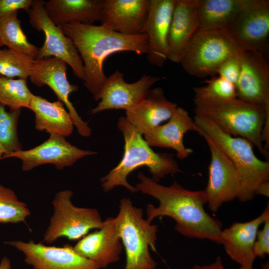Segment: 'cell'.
Masks as SVG:
<instances>
[{
  "instance_id": "6da1fadb",
  "label": "cell",
  "mask_w": 269,
  "mask_h": 269,
  "mask_svg": "<svg viewBox=\"0 0 269 269\" xmlns=\"http://www.w3.org/2000/svg\"><path fill=\"white\" fill-rule=\"evenodd\" d=\"M137 176L140 182L135 187L138 191L153 197L159 203L157 207L147 205L148 222L156 217H169L175 221V229L181 235L221 244L222 224L205 211L203 190H190L176 181L169 186H164L142 172Z\"/></svg>"
},
{
  "instance_id": "7a4b0ae2",
  "label": "cell",
  "mask_w": 269,
  "mask_h": 269,
  "mask_svg": "<svg viewBox=\"0 0 269 269\" xmlns=\"http://www.w3.org/2000/svg\"><path fill=\"white\" fill-rule=\"evenodd\" d=\"M60 26L79 53L84 65V85L96 101L100 100L107 80L103 66L108 56L121 51L138 55L147 52V37L144 33L126 35L102 25L76 23Z\"/></svg>"
},
{
  "instance_id": "3957f363",
  "label": "cell",
  "mask_w": 269,
  "mask_h": 269,
  "mask_svg": "<svg viewBox=\"0 0 269 269\" xmlns=\"http://www.w3.org/2000/svg\"><path fill=\"white\" fill-rule=\"evenodd\" d=\"M118 128L124 137V152L120 162L101 178L104 191L122 186L131 192H137V188L128 182L127 178L132 171L141 166L147 167L151 178L157 182L166 175L180 171L178 163L171 155L154 152L125 117L119 119Z\"/></svg>"
},
{
  "instance_id": "277c9868",
  "label": "cell",
  "mask_w": 269,
  "mask_h": 269,
  "mask_svg": "<svg viewBox=\"0 0 269 269\" xmlns=\"http://www.w3.org/2000/svg\"><path fill=\"white\" fill-rule=\"evenodd\" d=\"M194 121L199 134L209 137L227 155L235 166L240 179L238 199L241 202L253 199L255 191L269 180V162L259 159L253 145L246 139L223 132L211 120L195 115Z\"/></svg>"
},
{
  "instance_id": "5b68a950",
  "label": "cell",
  "mask_w": 269,
  "mask_h": 269,
  "mask_svg": "<svg viewBox=\"0 0 269 269\" xmlns=\"http://www.w3.org/2000/svg\"><path fill=\"white\" fill-rule=\"evenodd\" d=\"M195 115L211 120L223 132L244 138L255 146L261 154L269 157L262 141L265 124H269V108L250 104L235 98L195 102Z\"/></svg>"
},
{
  "instance_id": "8992f818",
  "label": "cell",
  "mask_w": 269,
  "mask_h": 269,
  "mask_svg": "<svg viewBox=\"0 0 269 269\" xmlns=\"http://www.w3.org/2000/svg\"><path fill=\"white\" fill-rule=\"evenodd\" d=\"M119 235L124 247L125 269H155L157 264L149 248L156 251L158 226L143 218V210L134 206L129 198H122L116 217Z\"/></svg>"
},
{
  "instance_id": "52a82bcc",
  "label": "cell",
  "mask_w": 269,
  "mask_h": 269,
  "mask_svg": "<svg viewBox=\"0 0 269 269\" xmlns=\"http://www.w3.org/2000/svg\"><path fill=\"white\" fill-rule=\"evenodd\" d=\"M244 51L225 30H198L180 63L190 75L198 78L214 76L225 61Z\"/></svg>"
},
{
  "instance_id": "ba28073f",
  "label": "cell",
  "mask_w": 269,
  "mask_h": 269,
  "mask_svg": "<svg viewBox=\"0 0 269 269\" xmlns=\"http://www.w3.org/2000/svg\"><path fill=\"white\" fill-rule=\"evenodd\" d=\"M69 190L57 193L52 201L53 214L43 236V242L51 244L61 237L78 240L92 229L101 227L103 221L94 208L79 207L72 202Z\"/></svg>"
},
{
  "instance_id": "9c48e42d",
  "label": "cell",
  "mask_w": 269,
  "mask_h": 269,
  "mask_svg": "<svg viewBox=\"0 0 269 269\" xmlns=\"http://www.w3.org/2000/svg\"><path fill=\"white\" fill-rule=\"evenodd\" d=\"M45 3L42 0H33L27 12L30 25L45 35L44 42L39 48L35 59L50 57L59 58L71 68L77 78L84 80L83 63L76 46L61 26L54 24L49 18L44 8Z\"/></svg>"
},
{
  "instance_id": "30bf717a",
  "label": "cell",
  "mask_w": 269,
  "mask_h": 269,
  "mask_svg": "<svg viewBox=\"0 0 269 269\" xmlns=\"http://www.w3.org/2000/svg\"><path fill=\"white\" fill-rule=\"evenodd\" d=\"M244 50L265 55L269 37V0H251L225 29Z\"/></svg>"
},
{
  "instance_id": "8fae6325",
  "label": "cell",
  "mask_w": 269,
  "mask_h": 269,
  "mask_svg": "<svg viewBox=\"0 0 269 269\" xmlns=\"http://www.w3.org/2000/svg\"><path fill=\"white\" fill-rule=\"evenodd\" d=\"M200 135L205 139L211 153L208 180L203 191L209 209L216 212L224 203L238 198L240 177L235 166L222 149L208 136Z\"/></svg>"
},
{
  "instance_id": "7c38bea8",
  "label": "cell",
  "mask_w": 269,
  "mask_h": 269,
  "mask_svg": "<svg viewBox=\"0 0 269 269\" xmlns=\"http://www.w3.org/2000/svg\"><path fill=\"white\" fill-rule=\"evenodd\" d=\"M67 65L63 60L54 57L34 59L29 76L31 82L37 87L48 86L55 93L58 100L66 107L73 124L83 136L91 134V129L77 112L69 100L71 93L78 87L70 83L67 77Z\"/></svg>"
},
{
  "instance_id": "4fadbf2b",
  "label": "cell",
  "mask_w": 269,
  "mask_h": 269,
  "mask_svg": "<svg viewBox=\"0 0 269 269\" xmlns=\"http://www.w3.org/2000/svg\"><path fill=\"white\" fill-rule=\"evenodd\" d=\"M97 152L84 150L71 144L65 137L50 134L46 141L28 150L13 152L2 158L15 157L21 160L23 171H28L44 164H54L58 170L70 166L78 160Z\"/></svg>"
},
{
  "instance_id": "5bb4252c",
  "label": "cell",
  "mask_w": 269,
  "mask_h": 269,
  "mask_svg": "<svg viewBox=\"0 0 269 269\" xmlns=\"http://www.w3.org/2000/svg\"><path fill=\"white\" fill-rule=\"evenodd\" d=\"M161 78L143 74L137 81L127 83L124 73L115 71L107 78L100 102L91 110L92 114L109 110H129L141 102L151 87Z\"/></svg>"
},
{
  "instance_id": "9a60e30c",
  "label": "cell",
  "mask_w": 269,
  "mask_h": 269,
  "mask_svg": "<svg viewBox=\"0 0 269 269\" xmlns=\"http://www.w3.org/2000/svg\"><path fill=\"white\" fill-rule=\"evenodd\" d=\"M5 243L21 252L25 263L33 269H99L94 263L78 255L70 245L47 246L33 240Z\"/></svg>"
},
{
  "instance_id": "2e32d148",
  "label": "cell",
  "mask_w": 269,
  "mask_h": 269,
  "mask_svg": "<svg viewBox=\"0 0 269 269\" xmlns=\"http://www.w3.org/2000/svg\"><path fill=\"white\" fill-rule=\"evenodd\" d=\"M235 87L238 99L269 108V65L265 55L243 52L241 70Z\"/></svg>"
},
{
  "instance_id": "e0dca14e",
  "label": "cell",
  "mask_w": 269,
  "mask_h": 269,
  "mask_svg": "<svg viewBox=\"0 0 269 269\" xmlns=\"http://www.w3.org/2000/svg\"><path fill=\"white\" fill-rule=\"evenodd\" d=\"M73 249L78 255L94 263L99 269L118 261L123 245L116 218H107L100 228L82 238Z\"/></svg>"
},
{
  "instance_id": "ac0fdd59",
  "label": "cell",
  "mask_w": 269,
  "mask_h": 269,
  "mask_svg": "<svg viewBox=\"0 0 269 269\" xmlns=\"http://www.w3.org/2000/svg\"><path fill=\"white\" fill-rule=\"evenodd\" d=\"M149 5V0H103L101 25L124 35L141 34Z\"/></svg>"
},
{
  "instance_id": "d6986e66",
  "label": "cell",
  "mask_w": 269,
  "mask_h": 269,
  "mask_svg": "<svg viewBox=\"0 0 269 269\" xmlns=\"http://www.w3.org/2000/svg\"><path fill=\"white\" fill-rule=\"evenodd\" d=\"M176 0H149L147 19L142 33L147 37V59L162 67L167 60V38Z\"/></svg>"
},
{
  "instance_id": "ffe728a7",
  "label": "cell",
  "mask_w": 269,
  "mask_h": 269,
  "mask_svg": "<svg viewBox=\"0 0 269 269\" xmlns=\"http://www.w3.org/2000/svg\"><path fill=\"white\" fill-rule=\"evenodd\" d=\"M198 0H176L167 38V59L180 63L190 41L199 29Z\"/></svg>"
},
{
  "instance_id": "44dd1931",
  "label": "cell",
  "mask_w": 269,
  "mask_h": 269,
  "mask_svg": "<svg viewBox=\"0 0 269 269\" xmlns=\"http://www.w3.org/2000/svg\"><path fill=\"white\" fill-rule=\"evenodd\" d=\"M268 216L269 204L263 212L253 220L246 222H236L222 230L221 244L224 246L228 256L241 266L253 267L256 258L254 248L257 233Z\"/></svg>"
},
{
  "instance_id": "7402d4cb",
  "label": "cell",
  "mask_w": 269,
  "mask_h": 269,
  "mask_svg": "<svg viewBox=\"0 0 269 269\" xmlns=\"http://www.w3.org/2000/svg\"><path fill=\"white\" fill-rule=\"evenodd\" d=\"M177 105L168 100L160 87L150 90L147 97L134 108L126 111V119L141 135L168 121Z\"/></svg>"
},
{
  "instance_id": "603a6c76",
  "label": "cell",
  "mask_w": 269,
  "mask_h": 269,
  "mask_svg": "<svg viewBox=\"0 0 269 269\" xmlns=\"http://www.w3.org/2000/svg\"><path fill=\"white\" fill-rule=\"evenodd\" d=\"M196 131L193 119L185 109L178 106L166 123L157 126L143 135L150 147L172 148L176 151L179 158L183 159L192 152V149L185 147L184 136L189 131Z\"/></svg>"
},
{
  "instance_id": "cb8c5ba5",
  "label": "cell",
  "mask_w": 269,
  "mask_h": 269,
  "mask_svg": "<svg viewBox=\"0 0 269 269\" xmlns=\"http://www.w3.org/2000/svg\"><path fill=\"white\" fill-rule=\"evenodd\" d=\"M101 0H50L45 2V10L56 25L76 23L93 25L100 21Z\"/></svg>"
},
{
  "instance_id": "d4e9b609",
  "label": "cell",
  "mask_w": 269,
  "mask_h": 269,
  "mask_svg": "<svg viewBox=\"0 0 269 269\" xmlns=\"http://www.w3.org/2000/svg\"><path fill=\"white\" fill-rule=\"evenodd\" d=\"M29 109L35 114V127L37 130L45 131L50 135L64 137L72 133L74 125L72 118L61 101L50 102L34 95Z\"/></svg>"
},
{
  "instance_id": "484cf974",
  "label": "cell",
  "mask_w": 269,
  "mask_h": 269,
  "mask_svg": "<svg viewBox=\"0 0 269 269\" xmlns=\"http://www.w3.org/2000/svg\"><path fill=\"white\" fill-rule=\"evenodd\" d=\"M251 0H198L199 30H225Z\"/></svg>"
},
{
  "instance_id": "4316f807",
  "label": "cell",
  "mask_w": 269,
  "mask_h": 269,
  "mask_svg": "<svg viewBox=\"0 0 269 269\" xmlns=\"http://www.w3.org/2000/svg\"><path fill=\"white\" fill-rule=\"evenodd\" d=\"M18 11L0 18V38L2 46L35 59L39 48L31 43L23 32Z\"/></svg>"
},
{
  "instance_id": "83f0119b",
  "label": "cell",
  "mask_w": 269,
  "mask_h": 269,
  "mask_svg": "<svg viewBox=\"0 0 269 269\" xmlns=\"http://www.w3.org/2000/svg\"><path fill=\"white\" fill-rule=\"evenodd\" d=\"M26 79H14L0 76V104L10 110L21 108L30 109L33 96L27 87Z\"/></svg>"
},
{
  "instance_id": "f1b7e54d",
  "label": "cell",
  "mask_w": 269,
  "mask_h": 269,
  "mask_svg": "<svg viewBox=\"0 0 269 269\" xmlns=\"http://www.w3.org/2000/svg\"><path fill=\"white\" fill-rule=\"evenodd\" d=\"M21 109L5 110V106L0 104V143L5 150V156L22 150L17 135V123Z\"/></svg>"
},
{
  "instance_id": "f546056e",
  "label": "cell",
  "mask_w": 269,
  "mask_h": 269,
  "mask_svg": "<svg viewBox=\"0 0 269 269\" xmlns=\"http://www.w3.org/2000/svg\"><path fill=\"white\" fill-rule=\"evenodd\" d=\"M206 85L193 89L194 103L222 101L237 98L235 85L218 76L205 81Z\"/></svg>"
},
{
  "instance_id": "4dcf8cb0",
  "label": "cell",
  "mask_w": 269,
  "mask_h": 269,
  "mask_svg": "<svg viewBox=\"0 0 269 269\" xmlns=\"http://www.w3.org/2000/svg\"><path fill=\"white\" fill-rule=\"evenodd\" d=\"M29 215L26 204L18 199L12 190L0 184V223H25Z\"/></svg>"
},
{
  "instance_id": "1f68e13d",
  "label": "cell",
  "mask_w": 269,
  "mask_h": 269,
  "mask_svg": "<svg viewBox=\"0 0 269 269\" xmlns=\"http://www.w3.org/2000/svg\"><path fill=\"white\" fill-rule=\"evenodd\" d=\"M34 59L9 49H0V74L13 78H29Z\"/></svg>"
},
{
  "instance_id": "d6a6232c",
  "label": "cell",
  "mask_w": 269,
  "mask_h": 269,
  "mask_svg": "<svg viewBox=\"0 0 269 269\" xmlns=\"http://www.w3.org/2000/svg\"><path fill=\"white\" fill-rule=\"evenodd\" d=\"M242 53L225 61L218 69L216 74L235 85L241 70Z\"/></svg>"
},
{
  "instance_id": "836d02e7",
  "label": "cell",
  "mask_w": 269,
  "mask_h": 269,
  "mask_svg": "<svg viewBox=\"0 0 269 269\" xmlns=\"http://www.w3.org/2000/svg\"><path fill=\"white\" fill-rule=\"evenodd\" d=\"M263 224V228L258 231L254 248L255 256L261 258L269 254V216Z\"/></svg>"
},
{
  "instance_id": "e575fe53",
  "label": "cell",
  "mask_w": 269,
  "mask_h": 269,
  "mask_svg": "<svg viewBox=\"0 0 269 269\" xmlns=\"http://www.w3.org/2000/svg\"><path fill=\"white\" fill-rule=\"evenodd\" d=\"M33 0H0V18L19 9L28 12Z\"/></svg>"
},
{
  "instance_id": "d590c367",
  "label": "cell",
  "mask_w": 269,
  "mask_h": 269,
  "mask_svg": "<svg viewBox=\"0 0 269 269\" xmlns=\"http://www.w3.org/2000/svg\"><path fill=\"white\" fill-rule=\"evenodd\" d=\"M191 269H225L220 257L216 258L215 261L208 265H194Z\"/></svg>"
},
{
  "instance_id": "8d00e7d4",
  "label": "cell",
  "mask_w": 269,
  "mask_h": 269,
  "mask_svg": "<svg viewBox=\"0 0 269 269\" xmlns=\"http://www.w3.org/2000/svg\"><path fill=\"white\" fill-rule=\"evenodd\" d=\"M261 195L267 197L269 196V181H266L261 184L255 191V196Z\"/></svg>"
},
{
  "instance_id": "74e56055",
  "label": "cell",
  "mask_w": 269,
  "mask_h": 269,
  "mask_svg": "<svg viewBox=\"0 0 269 269\" xmlns=\"http://www.w3.org/2000/svg\"><path fill=\"white\" fill-rule=\"evenodd\" d=\"M0 269H11V263L9 259L6 257H3L0 261Z\"/></svg>"
},
{
  "instance_id": "f35d334b",
  "label": "cell",
  "mask_w": 269,
  "mask_h": 269,
  "mask_svg": "<svg viewBox=\"0 0 269 269\" xmlns=\"http://www.w3.org/2000/svg\"><path fill=\"white\" fill-rule=\"evenodd\" d=\"M5 154V150L0 143V159H2V157Z\"/></svg>"
},
{
  "instance_id": "ab89813d",
  "label": "cell",
  "mask_w": 269,
  "mask_h": 269,
  "mask_svg": "<svg viewBox=\"0 0 269 269\" xmlns=\"http://www.w3.org/2000/svg\"><path fill=\"white\" fill-rule=\"evenodd\" d=\"M237 269H253V267H245L241 266L240 268Z\"/></svg>"
},
{
  "instance_id": "60d3db41",
  "label": "cell",
  "mask_w": 269,
  "mask_h": 269,
  "mask_svg": "<svg viewBox=\"0 0 269 269\" xmlns=\"http://www.w3.org/2000/svg\"><path fill=\"white\" fill-rule=\"evenodd\" d=\"M2 46V43H1V40H0V47Z\"/></svg>"
}]
</instances>
